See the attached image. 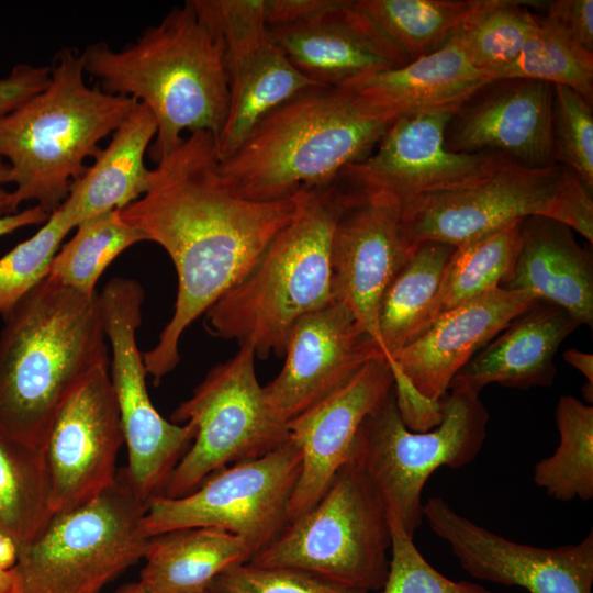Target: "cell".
Returning <instances> with one entry per match:
<instances>
[{
	"instance_id": "17",
	"label": "cell",
	"mask_w": 593,
	"mask_h": 593,
	"mask_svg": "<svg viewBox=\"0 0 593 593\" xmlns=\"http://www.w3.org/2000/svg\"><path fill=\"white\" fill-rule=\"evenodd\" d=\"M123 444L108 365L75 391L51 428L44 452L52 513L77 508L110 488Z\"/></svg>"
},
{
	"instance_id": "45",
	"label": "cell",
	"mask_w": 593,
	"mask_h": 593,
	"mask_svg": "<svg viewBox=\"0 0 593 593\" xmlns=\"http://www.w3.org/2000/svg\"><path fill=\"white\" fill-rule=\"evenodd\" d=\"M563 358L586 379L583 394L586 402L591 404L593 401V355L571 348L563 353Z\"/></svg>"
},
{
	"instance_id": "14",
	"label": "cell",
	"mask_w": 593,
	"mask_h": 593,
	"mask_svg": "<svg viewBox=\"0 0 593 593\" xmlns=\"http://www.w3.org/2000/svg\"><path fill=\"white\" fill-rule=\"evenodd\" d=\"M456 111H427L395 119L373 150L346 166L338 181L353 192L384 198L401 210L421 198L477 183L502 157L450 152L446 131Z\"/></svg>"
},
{
	"instance_id": "38",
	"label": "cell",
	"mask_w": 593,
	"mask_h": 593,
	"mask_svg": "<svg viewBox=\"0 0 593 593\" xmlns=\"http://www.w3.org/2000/svg\"><path fill=\"white\" fill-rule=\"evenodd\" d=\"M552 137L556 164L569 168L592 190V102L560 85L553 86Z\"/></svg>"
},
{
	"instance_id": "19",
	"label": "cell",
	"mask_w": 593,
	"mask_h": 593,
	"mask_svg": "<svg viewBox=\"0 0 593 593\" xmlns=\"http://www.w3.org/2000/svg\"><path fill=\"white\" fill-rule=\"evenodd\" d=\"M344 188L347 200L331 246L333 299L345 305L380 346L382 295L417 245L407 237L399 205Z\"/></svg>"
},
{
	"instance_id": "48",
	"label": "cell",
	"mask_w": 593,
	"mask_h": 593,
	"mask_svg": "<svg viewBox=\"0 0 593 593\" xmlns=\"http://www.w3.org/2000/svg\"><path fill=\"white\" fill-rule=\"evenodd\" d=\"M115 593H152L139 581L132 582L119 588Z\"/></svg>"
},
{
	"instance_id": "23",
	"label": "cell",
	"mask_w": 593,
	"mask_h": 593,
	"mask_svg": "<svg viewBox=\"0 0 593 593\" xmlns=\"http://www.w3.org/2000/svg\"><path fill=\"white\" fill-rule=\"evenodd\" d=\"M537 299L495 288L441 314L417 339L388 361L422 396L441 402L454 377L477 350L506 328Z\"/></svg>"
},
{
	"instance_id": "40",
	"label": "cell",
	"mask_w": 593,
	"mask_h": 593,
	"mask_svg": "<svg viewBox=\"0 0 593 593\" xmlns=\"http://www.w3.org/2000/svg\"><path fill=\"white\" fill-rule=\"evenodd\" d=\"M388 518L391 559L382 593H493L480 584L441 574L424 558L402 525Z\"/></svg>"
},
{
	"instance_id": "25",
	"label": "cell",
	"mask_w": 593,
	"mask_h": 593,
	"mask_svg": "<svg viewBox=\"0 0 593 593\" xmlns=\"http://www.w3.org/2000/svg\"><path fill=\"white\" fill-rule=\"evenodd\" d=\"M578 326L560 306L537 300L458 371L449 390L480 393L491 383L517 389L550 387L557 373L555 355Z\"/></svg>"
},
{
	"instance_id": "5",
	"label": "cell",
	"mask_w": 593,
	"mask_h": 593,
	"mask_svg": "<svg viewBox=\"0 0 593 593\" xmlns=\"http://www.w3.org/2000/svg\"><path fill=\"white\" fill-rule=\"evenodd\" d=\"M391 123L367 113L343 88L311 87L264 116L220 160V172L247 199H290L302 188L336 181L373 150Z\"/></svg>"
},
{
	"instance_id": "49",
	"label": "cell",
	"mask_w": 593,
	"mask_h": 593,
	"mask_svg": "<svg viewBox=\"0 0 593 593\" xmlns=\"http://www.w3.org/2000/svg\"><path fill=\"white\" fill-rule=\"evenodd\" d=\"M10 192L0 187V215L9 214Z\"/></svg>"
},
{
	"instance_id": "11",
	"label": "cell",
	"mask_w": 593,
	"mask_h": 593,
	"mask_svg": "<svg viewBox=\"0 0 593 593\" xmlns=\"http://www.w3.org/2000/svg\"><path fill=\"white\" fill-rule=\"evenodd\" d=\"M239 346L171 414L172 423L191 424L195 435L159 496L187 495L217 470L262 457L289 439L288 423L270 407L258 382L255 349Z\"/></svg>"
},
{
	"instance_id": "24",
	"label": "cell",
	"mask_w": 593,
	"mask_h": 593,
	"mask_svg": "<svg viewBox=\"0 0 593 593\" xmlns=\"http://www.w3.org/2000/svg\"><path fill=\"white\" fill-rule=\"evenodd\" d=\"M491 82L472 65L455 34L444 46L404 66L365 75L338 88L367 113L395 119L436 110H458Z\"/></svg>"
},
{
	"instance_id": "2",
	"label": "cell",
	"mask_w": 593,
	"mask_h": 593,
	"mask_svg": "<svg viewBox=\"0 0 593 593\" xmlns=\"http://www.w3.org/2000/svg\"><path fill=\"white\" fill-rule=\"evenodd\" d=\"M2 318L0 435L44 449L68 399L109 365L100 296L47 276Z\"/></svg>"
},
{
	"instance_id": "26",
	"label": "cell",
	"mask_w": 593,
	"mask_h": 593,
	"mask_svg": "<svg viewBox=\"0 0 593 593\" xmlns=\"http://www.w3.org/2000/svg\"><path fill=\"white\" fill-rule=\"evenodd\" d=\"M522 244L512 278L501 288L532 293L567 311L580 325L593 323V258L572 230L553 219L521 222Z\"/></svg>"
},
{
	"instance_id": "34",
	"label": "cell",
	"mask_w": 593,
	"mask_h": 593,
	"mask_svg": "<svg viewBox=\"0 0 593 593\" xmlns=\"http://www.w3.org/2000/svg\"><path fill=\"white\" fill-rule=\"evenodd\" d=\"M75 235L57 251L48 277L75 290L93 293L110 264L131 246L146 240L113 210L79 223Z\"/></svg>"
},
{
	"instance_id": "28",
	"label": "cell",
	"mask_w": 593,
	"mask_h": 593,
	"mask_svg": "<svg viewBox=\"0 0 593 593\" xmlns=\"http://www.w3.org/2000/svg\"><path fill=\"white\" fill-rule=\"evenodd\" d=\"M254 555L244 538L222 529H172L149 537L139 582L152 593H204L224 569Z\"/></svg>"
},
{
	"instance_id": "20",
	"label": "cell",
	"mask_w": 593,
	"mask_h": 593,
	"mask_svg": "<svg viewBox=\"0 0 593 593\" xmlns=\"http://www.w3.org/2000/svg\"><path fill=\"white\" fill-rule=\"evenodd\" d=\"M552 110L553 86L548 82L491 81L455 112L446 147L454 153H491L530 168L553 166Z\"/></svg>"
},
{
	"instance_id": "10",
	"label": "cell",
	"mask_w": 593,
	"mask_h": 593,
	"mask_svg": "<svg viewBox=\"0 0 593 593\" xmlns=\"http://www.w3.org/2000/svg\"><path fill=\"white\" fill-rule=\"evenodd\" d=\"M145 510L123 468L92 501L53 514L32 540L18 546L12 569L20 593H100L144 559L149 540L141 527Z\"/></svg>"
},
{
	"instance_id": "43",
	"label": "cell",
	"mask_w": 593,
	"mask_h": 593,
	"mask_svg": "<svg viewBox=\"0 0 593 593\" xmlns=\"http://www.w3.org/2000/svg\"><path fill=\"white\" fill-rule=\"evenodd\" d=\"M331 0H264L268 27L290 24L320 11Z\"/></svg>"
},
{
	"instance_id": "9",
	"label": "cell",
	"mask_w": 593,
	"mask_h": 593,
	"mask_svg": "<svg viewBox=\"0 0 593 593\" xmlns=\"http://www.w3.org/2000/svg\"><path fill=\"white\" fill-rule=\"evenodd\" d=\"M390 547L387 510L349 458L316 503L288 522L249 562L295 568L369 592L384 584Z\"/></svg>"
},
{
	"instance_id": "21",
	"label": "cell",
	"mask_w": 593,
	"mask_h": 593,
	"mask_svg": "<svg viewBox=\"0 0 593 593\" xmlns=\"http://www.w3.org/2000/svg\"><path fill=\"white\" fill-rule=\"evenodd\" d=\"M392 388L388 360L376 358L345 385L288 422L289 437L302 455L301 472L288 505V522L316 503L349 459L360 424Z\"/></svg>"
},
{
	"instance_id": "39",
	"label": "cell",
	"mask_w": 593,
	"mask_h": 593,
	"mask_svg": "<svg viewBox=\"0 0 593 593\" xmlns=\"http://www.w3.org/2000/svg\"><path fill=\"white\" fill-rule=\"evenodd\" d=\"M205 593H368L307 571L289 567H261L249 561L219 573Z\"/></svg>"
},
{
	"instance_id": "37",
	"label": "cell",
	"mask_w": 593,
	"mask_h": 593,
	"mask_svg": "<svg viewBox=\"0 0 593 593\" xmlns=\"http://www.w3.org/2000/svg\"><path fill=\"white\" fill-rule=\"evenodd\" d=\"M75 228L56 209L42 227L0 257V315L44 280L67 234Z\"/></svg>"
},
{
	"instance_id": "22",
	"label": "cell",
	"mask_w": 593,
	"mask_h": 593,
	"mask_svg": "<svg viewBox=\"0 0 593 593\" xmlns=\"http://www.w3.org/2000/svg\"><path fill=\"white\" fill-rule=\"evenodd\" d=\"M268 32L290 63L323 87L410 63L353 0H331L307 18Z\"/></svg>"
},
{
	"instance_id": "29",
	"label": "cell",
	"mask_w": 593,
	"mask_h": 593,
	"mask_svg": "<svg viewBox=\"0 0 593 593\" xmlns=\"http://www.w3.org/2000/svg\"><path fill=\"white\" fill-rule=\"evenodd\" d=\"M455 246L419 243L388 284L379 309L381 350L389 361L430 326V311Z\"/></svg>"
},
{
	"instance_id": "31",
	"label": "cell",
	"mask_w": 593,
	"mask_h": 593,
	"mask_svg": "<svg viewBox=\"0 0 593 593\" xmlns=\"http://www.w3.org/2000/svg\"><path fill=\"white\" fill-rule=\"evenodd\" d=\"M482 0H355L405 55L418 59L444 46Z\"/></svg>"
},
{
	"instance_id": "15",
	"label": "cell",
	"mask_w": 593,
	"mask_h": 593,
	"mask_svg": "<svg viewBox=\"0 0 593 593\" xmlns=\"http://www.w3.org/2000/svg\"><path fill=\"white\" fill-rule=\"evenodd\" d=\"M193 2L223 42L228 108L216 138L219 160H223L269 112L300 91L320 86L303 76L270 38L264 0Z\"/></svg>"
},
{
	"instance_id": "35",
	"label": "cell",
	"mask_w": 593,
	"mask_h": 593,
	"mask_svg": "<svg viewBox=\"0 0 593 593\" xmlns=\"http://www.w3.org/2000/svg\"><path fill=\"white\" fill-rule=\"evenodd\" d=\"M491 80L530 79L560 85L593 99V53L569 38L544 15L517 58L493 71Z\"/></svg>"
},
{
	"instance_id": "50",
	"label": "cell",
	"mask_w": 593,
	"mask_h": 593,
	"mask_svg": "<svg viewBox=\"0 0 593 593\" xmlns=\"http://www.w3.org/2000/svg\"><path fill=\"white\" fill-rule=\"evenodd\" d=\"M3 183H10V167L9 165L0 157V187Z\"/></svg>"
},
{
	"instance_id": "42",
	"label": "cell",
	"mask_w": 593,
	"mask_h": 593,
	"mask_svg": "<svg viewBox=\"0 0 593 593\" xmlns=\"http://www.w3.org/2000/svg\"><path fill=\"white\" fill-rule=\"evenodd\" d=\"M49 80L51 67L47 65H15L5 77L0 78V118L42 91Z\"/></svg>"
},
{
	"instance_id": "3",
	"label": "cell",
	"mask_w": 593,
	"mask_h": 593,
	"mask_svg": "<svg viewBox=\"0 0 593 593\" xmlns=\"http://www.w3.org/2000/svg\"><path fill=\"white\" fill-rule=\"evenodd\" d=\"M83 69L105 92L144 104L157 123L149 156L157 163L183 139L184 132L221 134L228 108L222 38L198 12L193 0L171 9L121 49L105 42L81 54Z\"/></svg>"
},
{
	"instance_id": "30",
	"label": "cell",
	"mask_w": 593,
	"mask_h": 593,
	"mask_svg": "<svg viewBox=\"0 0 593 593\" xmlns=\"http://www.w3.org/2000/svg\"><path fill=\"white\" fill-rule=\"evenodd\" d=\"M521 222L455 247L432 306L430 325L447 311L512 278L522 244Z\"/></svg>"
},
{
	"instance_id": "18",
	"label": "cell",
	"mask_w": 593,
	"mask_h": 593,
	"mask_svg": "<svg viewBox=\"0 0 593 593\" xmlns=\"http://www.w3.org/2000/svg\"><path fill=\"white\" fill-rule=\"evenodd\" d=\"M283 356L281 371L264 393L286 423L345 385L369 361L384 357L376 339L335 300L295 323Z\"/></svg>"
},
{
	"instance_id": "13",
	"label": "cell",
	"mask_w": 593,
	"mask_h": 593,
	"mask_svg": "<svg viewBox=\"0 0 593 593\" xmlns=\"http://www.w3.org/2000/svg\"><path fill=\"white\" fill-rule=\"evenodd\" d=\"M301 467V451L289 437L262 457L217 470L187 495L153 499L142 530L152 537L178 528L213 527L244 538L256 553L287 525Z\"/></svg>"
},
{
	"instance_id": "51",
	"label": "cell",
	"mask_w": 593,
	"mask_h": 593,
	"mask_svg": "<svg viewBox=\"0 0 593 593\" xmlns=\"http://www.w3.org/2000/svg\"><path fill=\"white\" fill-rule=\"evenodd\" d=\"M205 593V592H204Z\"/></svg>"
},
{
	"instance_id": "4",
	"label": "cell",
	"mask_w": 593,
	"mask_h": 593,
	"mask_svg": "<svg viewBox=\"0 0 593 593\" xmlns=\"http://www.w3.org/2000/svg\"><path fill=\"white\" fill-rule=\"evenodd\" d=\"M292 199V219L255 268L205 312L210 334L248 344L259 358L282 357L295 323L334 300L331 246L346 189L336 180L302 188Z\"/></svg>"
},
{
	"instance_id": "6",
	"label": "cell",
	"mask_w": 593,
	"mask_h": 593,
	"mask_svg": "<svg viewBox=\"0 0 593 593\" xmlns=\"http://www.w3.org/2000/svg\"><path fill=\"white\" fill-rule=\"evenodd\" d=\"M49 67L48 85L0 118V157L15 186L9 214L27 201L54 212L85 171L86 158L136 104L132 98L88 86L77 49L61 48Z\"/></svg>"
},
{
	"instance_id": "1",
	"label": "cell",
	"mask_w": 593,
	"mask_h": 593,
	"mask_svg": "<svg viewBox=\"0 0 593 593\" xmlns=\"http://www.w3.org/2000/svg\"><path fill=\"white\" fill-rule=\"evenodd\" d=\"M214 135L189 133L149 169L148 186L120 210L175 265L177 298L157 344L143 354L156 383L179 363L184 331L255 268L294 213L293 199L256 201L223 179Z\"/></svg>"
},
{
	"instance_id": "27",
	"label": "cell",
	"mask_w": 593,
	"mask_h": 593,
	"mask_svg": "<svg viewBox=\"0 0 593 593\" xmlns=\"http://www.w3.org/2000/svg\"><path fill=\"white\" fill-rule=\"evenodd\" d=\"M157 133L152 112L136 102L132 111L99 148L94 163L72 182L67 198L57 208L76 227L79 223L137 200L148 186L149 169L144 157Z\"/></svg>"
},
{
	"instance_id": "16",
	"label": "cell",
	"mask_w": 593,
	"mask_h": 593,
	"mask_svg": "<svg viewBox=\"0 0 593 593\" xmlns=\"http://www.w3.org/2000/svg\"><path fill=\"white\" fill-rule=\"evenodd\" d=\"M423 518L475 579L528 593H592V530L577 544L553 548L516 542L457 513L439 496L426 500Z\"/></svg>"
},
{
	"instance_id": "32",
	"label": "cell",
	"mask_w": 593,
	"mask_h": 593,
	"mask_svg": "<svg viewBox=\"0 0 593 593\" xmlns=\"http://www.w3.org/2000/svg\"><path fill=\"white\" fill-rule=\"evenodd\" d=\"M52 516L44 449L0 435V532L21 546Z\"/></svg>"
},
{
	"instance_id": "7",
	"label": "cell",
	"mask_w": 593,
	"mask_h": 593,
	"mask_svg": "<svg viewBox=\"0 0 593 593\" xmlns=\"http://www.w3.org/2000/svg\"><path fill=\"white\" fill-rule=\"evenodd\" d=\"M489 413L480 393L450 389L441 400V421L415 432L403 422L393 388L360 424L350 459L369 478L388 516L414 537L423 519L422 493L440 467L461 468L482 449Z\"/></svg>"
},
{
	"instance_id": "47",
	"label": "cell",
	"mask_w": 593,
	"mask_h": 593,
	"mask_svg": "<svg viewBox=\"0 0 593 593\" xmlns=\"http://www.w3.org/2000/svg\"><path fill=\"white\" fill-rule=\"evenodd\" d=\"M0 593H20L19 580L13 569H0Z\"/></svg>"
},
{
	"instance_id": "12",
	"label": "cell",
	"mask_w": 593,
	"mask_h": 593,
	"mask_svg": "<svg viewBox=\"0 0 593 593\" xmlns=\"http://www.w3.org/2000/svg\"><path fill=\"white\" fill-rule=\"evenodd\" d=\"M99 296L111 349L110 379L127 448L125 471L133 492L147 506L159 496L192 444L195 429L188 423L165 419L149 398L147 371L136 339L145 299L143 287L135 279L115 277Z\"/></svg>"
},
{
	"instance_id": "46",
	"label": "cell",
	"mask_w": 593,
	"mask_h": 593,
	"mask_svg": "<svg viewBox=\"0 0 593 593\" xmlns=\"http://www.w3.org/2000/svg\"><path fill=\"white\" fill-rule=\"evenodd\" d=\"M18 544L9 535L0 532V569L11 570L18 560Z\"/></svg>"
},
{
	"instance_id": "33",
	"label": "cell",
	"mask_w": 593,
	"mask_h": 593,
	"mask_svg": "<svg viewBox=\"0 0 593 593\" xmlns=\"http://www.w3.org/2000/svg\"><path fill=\"white\" fill-rule=\"evenodd\" d=\"M559 444L539 460L533 479L556 501L593 499V406L573 395H561L556 407Z\"/></svg>"
},
{
	"instance_id": "44",
	"label": "cell",
	"mask_w": 593,
	"mask_h": 593,
	"mask_svg": "<svg viewBox=\"0 0 593 593\" xmlns=\"http://www.w3.org/2000/svg\"><path fill=\"white\" fill-rule=\"evenodd\" d=\"M49 216L40 205L23 211L0 215V237L30 225L44 224Z\"/></svg>"
},
{
	"instance_id": "8",
	"label": "cell",
	"mask_w": 593,
	"mask_h": 593,
	"mask_svg": "<svg viewBox=\"0 0 593 593\" xmlns=\"http://www.w3.org/2000/svg\"><path fill=\"white\" fill-rule=\"evenodd\" d=\"M411 243L452 246L529 216H546L593 242V200L569 168H530L501 158L477 183L421 198L401 210Z\"/></svg>"
},
{
	"instance_id": "41",
	"label": "cell",
	"mask_w": 593,
	"mask_h": 593,
	"mask_svg": "<svg viewBox=\"0 0 593 593\" xmlns=\"http://www.w3.org/2000/svg\"><path fill=\"white\" fill-rule=\"evenodd\" d=\"M585 51L593 53V1L553 0L544 15Z\"/></svg>"
},
{
	"instance_id": "36",
	"label": "cell",
	"mask_w": 593,
	"mask_h": 593,
	"mask_svg": "<svg viewBox=\"0 0 593 593\" xmlns=\"http://www.w3.org/2000/svg\"><path fill=\"white\" fill-rule=\"evenodd\" d=\"M526 3L482 0L456 32L468 59L489 78L517 58L535 30L537 14L530 12Z\"/></svg>"
}]
</instances>
